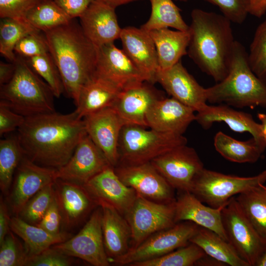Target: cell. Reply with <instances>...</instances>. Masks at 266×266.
<instances>
[{
    "label": "cell",
    "mask_w": 266,
    "mask_h": 266,
    "mask_svg": "<svg viewBox=\"0 0 266 266\" xmlns=\"http://www.w3.org/2000/svg\"><path fill=\"white\" fill-rule=\"evenodd\" d=\"M16 134L27 157L40 166L58 169L69 161L87 132L83 118L74 110L25 117Z\"/></svg>",
    "instance_id": "6da1fadb"
},
{
    "label": "cell",
    "mask_w": 266,
    "mask_h": 266,
    "mask_svg": "<svg viewBox=\"0 0 266 266\" xmlns=\"http://www.w3.org/2000/svg\"><path fill=\"white\" fill-rule=\"evenodd\" d=\"M187 54L217 83L227 76L235 40L231 22L223 14L194 9Z\"/></svg>",
    "instance_id": "7a4b0ae2"
},
{
    "label": "cell",
    "mask_w": 266,
    "mask_h": 266,
    "mask_svg": "<svg viewBox=\"0 0 266 266\" xmlns=\"http://www.w3.org/2000/svg\"><path fill=\"white\" fill-rule=\"evenodd\" d=\"M44 33L49 52L61 74L65 93L75 104L81 87L94 73L98 47L73 20Z\"/></svg>",
    "instance_id": "3957f363"
},
{
    "label": "cell",
    "mask_w": 266,
    "mask_h": 266,
    "mask_svg": "<svg viewBox=\"0 0 266 266\" xmlns=\"http://www.w3.org/2000/svg\"><path fill=\"white\" fill-rule=\"evenodd\" d=\"M207 100L238 108L266 106V81L252 70L245 47L235 40L228 73L215 85L206 88Z\"/></svg>",
    "instance_id": "277c9868"
},
{
    "label": "cell",
    "mask_w": 266,
    "mask_h": 266,
    "mask_svg": "<svg viewBox=\"0 0 266 266\" xmlns=\"http://www.w3.org/2000/svg\"><path fill=\"white\" fill-rule=\"evenodd\" d=\"M11 80L0 86V103L25 117L55 112V97L49 86L17 55Z\"/></svg>",
    "instance_id": "5b68a950"
},
{
    "label": "cell",
    "mask_w": 266,
    "mask_h": 266,
    "mask_svg": "<svg viewBox=\"0 0 266 266\" xmlns=\"http://www.w3.org/2000/svg\"><path fill=\"white\" fill-rule=\"evenodd\" d=\"M183 135L146 130L135 125H125L121 131L118 164L137 165L150 162L178 146L187 144Z\"/></svg>",
    "instance_id": "8992f818"
},
{
    "label": "cell",
    "mask_w": 266,
    "mask_h": 266,
    "mask_svg": "<svg viewBox=\"0 0 266 266\" xmlns=\"http://www.w3.org/2000/svg\"><path fill=\"white\" fill-rule=\"evenodd\" d=\"M266 182V169L252 177L227 175L204 168L196 178L190 192L213 208L225 206L231 198Z\"/></svg>",
    "instance_id": "52a82bcc"
},
{
    "label": "cell",
    "mask_w": 266,
    "mask_h": 266,
    "mask_svg": "<svg viewBox=\"0 0 266 266\" xmlns=\"http://www.w3.org/2000/svg\"><path fill=\"white\" fill-rule=\"evenodd\" d=\"M221 213L228 241L249 266H256L266 252V241L246 217L235 197L230 199Z\"/></svg>",
    "instance_id": "ba28073f"
},
{
    "label": "cell",
    "mask_w": 266,
    "mask_h": 266,
    "mask_svg": "<svg viewBox=\"0 0 266 266\" xmlns=\"http://www.w3.org/2000/svg\"><path fill=\"white\" fill-rule=\"evenodd\" d=\"M199 226L191 221L176 223L172 227L158 232L141 244L130 248L126 254L110 261L119 266H129L164 256L188 245Z\"/></svg>",
    "instance_id": "9c48e42d"
},
{
    "label": "cell",
    "mask_w": 266,
    "mask_h": 266,
    "mask_svg": "<svg viewBox=\"0 0 266 266\" xmlns=\"http://www.w3.org/2000/svg\"><path fill=\"white\" fill-rule=\"evenodd\" d=\"M175 200L159 202L138 195L125 216L131 229V247L137 246L151 235L173 226Z\"/></svg>",
    "instance_id": "30bf717a"
},
{
    "label": "cell",
    "mask_w": 266,
    "mask_h": 266,
    "mask_svg": "<svg viewBox=\"0 0 266 266\" xmlns=\"http://www.w3.org/2000/svg\"><path fill=\"white\" fill-rule=\"evenodd\" d=\"M69 257L82 259L94 266L111 264L105 249L102 230V209L97 207L79 233L52 246Z\"/></svg>",
    "instance_id": "8fae6325"
},
{
    "label": "cell",
    "mask_w": 266,
    "mask_h": 266,
    "mask_svg": "<svg viewBox=\"0 0 266 266\" xmlns=\"http://www.w3.org/2000/svg\"><path fill=\"white\" fill-rule=\"evenodd\" d=\"M150 162L179 192H190L196 178L204 168L196 150L186 144L168 151Z\"/></svg>",
    "instance_id": "7c38bea8"
},
{
    "label": "cell",
    "mask_w": 266,
    "mask_h": 266,
    "mask_svg": "<svg viewBox=\"0 0 266 266\" xmlns=\"http://www.w3.org/2000/svg\"><path fill=\"white\" fill-rule=\"evenodd\" d=\"M115 171L120 179L138 195L148 200L169 202L175 200L174 189L151 162L137 165H117Z\"/></svg>",
    "instance_id": "4fadbf2b"
},
{
    "label": "cell",
    "mask_w": 266,
    "mask_h": 266,
    "mask_svg": "<svg viewBox=\"0 0 266 266\" xmlns=\"http://www.w3.org/2000/svg\"><path fill=\"white\" fill-rule=\"evenodd\" d=\"M53 188L62 224L66 229L79 226L99 206L83 184L57 179Z\"/></svg>",
    "instance_id": "5bb4252c"
},
{
    "label": "cell",
    "mask_w": 266,
    "mask_h": 266,
    "mask_svg": "<svg viewBox=\"0 0 266 266\" xmlns=\"http://www.w3.org/2000/svg\"><path fill=\"white\" fill-rule=\"evenodd\" d=\"M111 166L101 150L90 137L85 135L69 161L56 169V179L84 184Z\"/></svg>",
    "instance_id": "9a60e30c"
},
{
    "label": "cell",
    "mask_w": 266,
    "mask_h": 266,
    "mask_svg": "<svg viewBox=\"0 0 266 266\" xmlns=\"http://www.w3.org/2000/svg\"><path fill=\"white\" fill-rule=\"evenodd\" d=\"M83 120L87 134L115 167L119 161V141L123 122L112 107L87 115Z\"/></svg>",
    "instance_id": "2e32d148"
},
{
    "label": "cell",
    "mask_w": 266,
    "mask_h": 266,
    "mask_svg": "<svg viewBox=\"0 0 266 266\" xmlns=\"http://www.w3.org/2000/svg\"><path fill=\"white\" fill-rule=\"evenodd\" d=\"M56 169L40 166L25 155L15 173L10 202L14 213L19 215L27 202L37 193L57 179Z\"/></svg>",
    "instance_id": "e0dca14e"
},
{
    "label": "cell",
    "mask_w": 266,
    "mask_h": 266,
    "mask_svg": "<svg viewBox=\"0 0 266 266\" xmlns=\"http://www.w3.org/2000/svg\"><path fill=\"white\" fill-rule=\"evenodd\" d=\"M156 82L160 83L172 98L195 112L200 111L207 105L206 88L198 83L181 61L169 68H159Z\"/></svg>",
    "instance_id": "ac0fdd59"
},
{
    "label": "cell",
    "mask_w": 266,
    "mask_h": 266,
    "mask_svg": "<svg viewBox=\"0 0 266 266\" xmlns=\"http://www.w3.org/2000/svg\"><path fill=\"white\" fill-rule=\"evenodd\" d=\"M98 203L113 207L123 216L130 211L137 196L136 192L126 186L109 166L83 184Z\"/></svg>",
    "instance_id": "d6986e66"
},
{
    "label": "cell",
    "mask_w": 266,
    "mask_h": 266,
    "mask_svg": "<svg viewBox=\"0 0 266 266\" xmlns=\"http://www.w3.org/2000/svg\"><path fill=\"white\" fill-rule=\"evenodd\" d=\"M94 73L111 82L121 90L146 81L142 73L123 49L117 47L114 43L98 47Z\"/></svg>",
    "instance_id": "ffe728a7"
},
{
    "label": "cell",
    "mask_w": 266,
    "mask_h": 266,
    "mask_svg": "<svg viewBox=\"0 0 266 266\" xmlns=\"http://www.w3.org/2000/svg\"><path fill=\"white\" fill-rule=\"evenodd\" d=\"M79 18L84 34L97 47L114 43L120 38L122 28L115 8L102 0H93Z\"/></svg>",
    "instance_id": "44dd1931"
},
{
    "label": "cell",
    "mask_w": 266,
    "mask_h": 266,
    "mask_svg": "<svg viewBox=\"0 0 266 266\" xmlns=\"http://www.w3.org/2000/svg\"><path fill=\"white\" fill-rule=\"evenodd\" d=\"M120 39L123 50L138 69L145 81L156 82L159 69L157 50L148 32L134 27L122 29Z\"/></svg>",
    "instance_id": "7402d4cb"
},
{
    "label": "cell",
    "mask_w": 266,
    "mask_h": 266,
    "mask_svg": "<svg viewBox=\"0 0 266 266\" xmlns=\"http://www.w3.org/2000/svg\"><path fill=\"white\" fill-rule=\"evenodd\" d=\"M147 83L140 82L122 89L111 106L125 125L147 127V113L154 102L162 98Z\"/></svg>",
    "instance_id": "603a6c76"
},
{
    "label": "cell",
    "mask_w": 266,
    "mask_h": 266,
    "mask_svg": "<svg viewBox=\"0 0 266 266\" xmlns=\"http://www.w3.org/2000/svg\"><path fill=\"white\" fill-rule=\"evenodd\" d=\"M195 111L176 99L161 98L156 100L147 113V127L163 132L183 135L196 120Z\"/></svg>",
    "instance_id": "cb8c5ba5"
},
{
    "label": "cell",
    "mask_w": 266,
    "mask_h": 266,
    "mask_svg": "<svg viewBox=\"0 0 266 266\" xmlns=\"http://www.w3.org/2000/svg\"><path fill=\"white\" fill-rule=\"evenodd\" d=\"M179 192L175 202L176 223L192 222L212 231L228 241L222 223L221 212L223 207L215 208L205 205L191 192Z\"/></svg>",
    "instance_id": "d4e9b609"
},
{
    "label": "cell",
    "mask_w": 266,
    "mask_h": 266,
    "mask_svg": "<svg viewBox=\"0 0 266 266\" xmlns=\"http://www.w3.org/2000/svg\"><path fill=\"white\" fill-rule=\"evenodd\" d=\"M196 115V121L204 129L215 122H224L233 131L248 132L260 143L265 145L261 124L249 113L234 110L227 104L206 105Z\"/></svg>",
    "instance_id": "484cf974"
},
{
    "label": "cell",
    "mask_w": 266,
    "mask_h": 266,
    "mask_svg": "<svg viewBox=\"0 0 266 266\" xmlns=\"http://www.w3.org/2000/svg\"><path fill=\"white\" fill-rule=\"evenodd\" d=\"M121 90L111 82L94 73L81 87L75 111L83 118L111 107Z\"/></svg>",
    "instance_id": "4316f807"
},
{
    "label": "cell",
    "mask_w": 266,
    "mask_h": 266,
    "mask_svg": "<svg viewBox=\"0 0 266 266\" xmlns=\"http://www.w3.org/2000/svg\"><path fill=\"white\" fill-rule=\"evenodd\" d=\"M100 206L103 242L110 262L129 251L131 229L126 218L114 208L106 204Z\"/></svg>",
    "instance_id": "83f0119b"
},
{
    "label": "cell",
    "mask_w": 266,
    "mask_h": 266,
    "mask_svg": "<svg viewBox=\"0 0 266 266\" xmlns=\"http://www.w3.org/2000/svg\"><path fill=\"white\" fill-rule=\"evenodd\" d=\"M148 33L156 47L159 68H169L187 54L190 39L189 30L183 31L163 28L154 30Z\"/></svg>",
    "instance_id": "f1b7e54d"
},
{
    "label": "cell",
    "mask_w": 266,
    "mask_h": 266,
    "mask_svg": "<svg viewBox=\"0 0 266 266\" xmlns=\"http://www.w3.org/2000/svg\"><path fill=\"white\" fill-rule=\"evenodd\" d=\"M10 229L24 241L29 257L38 255L53 245L70 238V234L65 232L56 234L50 233L18 216L11 218Z\"/></svg>",
    "instance_id": "f546056e"
},
{
    "label": "cell",
    "mask_w": 266,
    "mask_h": 266,
    "mask_svg": "<svg viewBox=\"0 0 266 266\" xmlns=\"http://www.w3.org/2000/svg\"><path fill=\"white\" fill-rule=\"evenodd\" d=\"M214 145L225 159L238 163L256 162L266 148L253 137L246 141H239L221 131L215 135Z\"/></svg>",
    "instance_id": "4dcf8cb0"
},
{
    "label": "cell",
    "mask_w": 266,
    "mask_h": 266,
    "mask_svg": "<svg viewBox=\"0 0 266 266\" xmlns=\"http://www.w3.org/2000/svg\"><path fill=\"white\" fill-rule=\"evenodd\" d=\"M190 242L198 245L207 255L226 266H249L229 241L210 230L199 226Z\"/></svg>",
    "instance_id": "1f68e13d"
},
{
    "label": "cell",
    "mask_w": 266,
    "mask_h": 266,
    "mask_svg": "<svg viewBox=\"0 0 266 266\" xmlns=\"http://www.w3.org/2000/svg\"><path fill=\"white\" fill-rule=\"evenodd\" d=\"M235 199L243 212L266 241V188L261 185L237 195Z\"/></svg>",
    "instance_id": "d6a6232c"
},
{
    "label": "cell",
    "mask_w": 266,
    "mask_h": 266,
    "mask_svg": "<svg viewBox=\"0 0 266 266\" xmlns=\"http://www.w3.org/2000/svg\"><path fill=\"white\" fill-rule=\"evenodd\" d=\"M151 6L150 17L140 28L149 32L163 28H171L176 30H189L181 16L180 8L173 0H149Z\"/></svg>",
    "instance_id": "836d02e7"
},
{
    "label": "cell",
    "mask_w": 266,
    "mask_h": 266,
    "mask_svg": "<svg viewBox=\"0 0 266 266\" xmlns=\"http://www.w3.org/2000/svg\"><path fill=\"white\" fill-rule=\"evenodd\" d=\"M72 20L54 0H39L25 18L26 22L43 33L67 24Z\"/></svg>",
    "instance_id": "e575fe53"
},
{
    "label": "cell",
    "mask_w": 266,
    "mask_h": 266,
    "mask_svg": "<svg viewBox=\"0 0 266 266\" xmlns=\"http://www.w3.org/2000/svg\"><path fill=\"white\" fill-rule=\"evenodd\" d=\"M25 155L17 134L0 141V187L4 194L8 192L14 175Z\"/></svg>",
    "instance_id": "d590c367"
},
{
    "label": "cell",
    "mask_w": 266,
    "mask_h": 266,
    "mask_svg": "<svg viewBox=\"0 0 266 266\" xmlns=\"http://www.w3.org/2000/svg\"><path fill=\"white\" fill-rule=\"evenodd\" d=\"M1 19L0 53L10 62H14L17 58L14 48L18 42L25 35L39 31L24 21L8 18Z\"/></svg>",
    "instance_id": "8d00e7d4"
},
{
    "label": "cell",
    "mask_w": 266,
    "mask_h": 266,
    "mask_svg": "<svg viewBox=\"0 0 266 266\" xmlns=\"http://www.w3.org/2000/svg\"><path fill=\"white\" fill-rule=\"evenodd\" d=\"M206 255L198 245L190 242L161 257L134 263L130 266H193Z\"/></svg>",
    "instance_id": "74e56055"
},
{
    "label": "cell",
    "mask_w": 266,
    "mask_h": 266,
    "mask_svg": "<svg viewBox=\"0 0 266 266\" xmlns=\"http://www.w3.org/2000/svg\"><path fill=\"white\" fill-rule=\"evenodd\" d=\"M25 59L32 69L49 86L56 98L65 93L59 70L49 52Z\"/></svg>",
    "instance_id": "f35d334b"
},
{
    "label": "cell",
    "mask_w": 266,
    "mask_h": 266,
    "mask_svg": "<svg viewBox=\"0 0 266 266\" xmlns=\"http://www.w3.org/2000/svg\"><path fill=\"white\" fill-rule=\"evenodd\" d=\"M54 183L43 188L27 202L18 215L22 219L34 225L40 222L54 199Z\"/></svg>",
    "instance_id": "ab89813d"
},
{
    "label": "cell",
    "mask_w": 266,
    "mask_h": 266,
    "mask_svg": "<svg viewBox=\"0 0 266 266\" xmlns=\"http://www.w3.org/2000/svg\"><path fill=\"white\" fill-rule=\"evenodd\" d=\"M248 59L255 74L266 81V19L259 25L255 31Z\"/></svg>",
    "instance_id": "60d3db41"
},
{
    "label": "cell",
    "mask_w": 266,
    "mask_h": 266,
    "mask_svg": "<svg viewBox=\"0 0 266 266\" xmlns=\"http://www.w3.org/2000/svg\"><path fill=\"white\" fill-rule=\"evenodd\" d=\"M0 245V266H25L29 258L27 250L11 232Z\"/></svg>",
    "instance_id": "b9f144b4"
},
{
    "label": "cell",
    "mask_w": 266,
    "mask_h": 266,
    "mask_svg": "<svg viewBox=\"0 0 266 266\" xmlns=\"http://www.w3.org/2000/svg\"><path fill=\"white\" fill-rule=\"evenodd\" d=\"M14 52L25 58L49 52L45 36L41 35L39 31L31 33L23 37L16 44Z\"/></svg>",
    "instance_id": "7bdbcfd3"
},
{
    "label": "cell",
    "mask_w": 266,
    "mask_h": 266,
    "mask_svg": "<svg viewBox=\"0 0 266 266\" xmlns=\"http://www.w3.org/2000/svg\"><path fill=\"white\" fill-rule=\"evenodd\" d=\"M218 7L231 22L241 24L249 13V0H204Z\"/></svg>",
    "instance_id": "ee69618b"
},
{
    "label": "cell",
    "mask_w": 266,
    "mask_h": 266,
    "mask_svg": "<svg viewBox=\"0 0 266 266\" xmlns=\"http://www.w3.org/2000/svg\"><path fill=\"white\" fill-rule=\"evenodd\" d=\"M70 257L51 246L38 255L29 257L25 266H69L73 264Z\"/></svg>",
    "instance_id": "f6af8a7d"
},
{
    "label": "cell",
    "mask_w": 266,
    "mask_h": 266,
    "mask_svg": "<svg viewBox=\"0 0 266 266\" xmlns=\"http://www.w3.org/2000/svg\"><path fill=\"white\" fill-rule=\"evenodd\" d=\"M39 0H0V17L25 22V18L28 12Z\"/></svg>",
    "instance_id": "bcb514c9"
},
{
    "label": "cell",
    "mask_w": 266,
    "mask_h": 266,
    "mask_svg": "<svg viewBox=\"0 0 266 266\" xmlns=\"http://www.w3.org/2000/svg\"><path fill=\"white\" fill-rule=\"evenodd\" d=\"M25 117L0 103V135L17 130L24 123Z\"/></svg>",
    "instance_id": "7dc6e473"
},
{
    "label": "cell",
    "mask_w": 266,
    "mask_h": 266,
    "mask_svg": "<svg viewBox=\"0 0 266 266\" xmlns=\"http://www.w3.org/2000/svg\"><path fill=\"white\" fill-rule=\"evenodd\" d=\"M62 218L55 198L40 222L36 225L48 233L56 234L61 233Z\"/></svg>",
    "instance_id": "c3c4849f"
},
{
    "label": "cell",
    "mask_w": 266,
    "mask_h": 266,
    "mask_svg": "<svg viewBox=\"0 0 266 266\" xmlns=\"http://www.w3.org/2000/svg\"><path fill=\"white\" fill-rule=\"evenodd\" d=\"M93 0H54L71 19L80 17Z\"/></svg>",
    "instance_id": "681fc988"
},
{
    "label": "cell",
    "mask_w": 266,
    "mask_h": 266,
    "mask_svg": "<svg viewBox=\"0 0 266 266\" xmlns=\"http://www.w3.org/2000/svg\"><path fill=\"white\" fill-rule=\"evenodd\" d=\"M10 219L6 204L1 197L0 202V244L9 232Z\"/></svg>",
    "instance_id": "f907efd6"
},
{
    "label": "cell",
    "mask_w": 266,
    "mask_h": 266,
    "mask_svg": "<svg viewBox=\"0 0 266 266\" xmlns=\"http://www.w3.org/2000/svg\"><path fill=\"white\" fill-rule=\"evenodd\" d=\"M15 71L14 62H0V86L9 82L12 78Z\"/></svg>",
    "instance_id": "816d5d0a"
},
{
    "label": "cell",
    "mask_w": 266,
    "mask_h": 266,
    "mask_svg": "<svg viewBox=\"0 0 266 266\" xmlns=\"http://www.w3.org/2000/svg\"><path fill=\"white\" fill-rule=\"evenodd\" d=\"M266 12V0H249V14L258 18Z\"/></svg>",
    "instance_id": "f5cc1de1"
},
{
    "label": "cell",
    "mask_w": 266,
    "mask_h": 266,
    "mask_svg": "<svg viewBox=\"0 0 266 266\" xmlns=\"http://www.w3.org/2000/svg\"><path fill=\"white\" fill-rule=\"evenodd\" d=\"M195 266H226L213 258L207 255L200 259L195 264Z\"/></svg>",
    "instance_id": "db71d44e"
},
{
    "label": "cell",
    "mask_w": 266,
    "mask_h": 266,
    "mask_svg": "<svg viewBox=\"0 0 266 266\" xmlns=\"http://www.w3.org/2000/svg\"><path fill=\"white\" fill-rule=\"evenodd\" d=\"M107 4L112 6L114 8H116L118 6L133 2L134 1L141 0H102Z\"/></svg>",
    "instance_id": "11a10c76"
},
{
    "label": "cell",
    "mask_w": 266,
    "mask_h": 266,
    "mask_svg": "<svg viewBox=\"0 0 266 266\" xmlns=\"http://www.w3.org/2000/svg\"><path fill=\"white\" fill-rule=\"evenodd\" d=\"M258 118L261 122L263 136L266 145V114L259 113Z\"/></svg>",
    "instance_id": "9f6ffc18"
},
{
    "label": "cell",
    "mask_w": 266,
    "mask_h": 266,
    "mask_svg": "<svg viewBox=\"0 0 266 266\" xmlns=\"http://www.w3.org/2000/svg\"><path fill=\"white\" fill-rule=\"evenodd\" d=\"M256 266H266V252L258 261Z\"/></svg>",
    "instance_id": "6f0895ef"
},
{
    "label": "cell",
    "mask_w": 266,
    "mask_h": 266,
    "mask_svg": "<svg viewBox=\"0 0 266 266\" xmlns=\"http://www.w3.org/2000/svg\"><path fill=\"white\" fill-rule=\"evenodd\" d=\"M174 0L179 1H181V2H186L188 0Z\"/></svg>",
    "instance_id": "680465c9"
},
{
    "label": "cell",
    "mask_w": 266,
    "mask_h": 266,
    "mask_svg": "<svg viewBox=\"0 0 266 266\" xmlns=\"http://www.w3.org/2000/svg\"><path fill=\"white\" fill-rule=\"evenodd\" d=\"M265 188H266V186H265Z\"/></svg>",
    "instance_id": "91938a15"
},
{
    "label": "cell",
    "mask_w": 266,
    "mask_h": 266,
    "mask_svg": "<svg viewBox=\"0 0 266 266\" xmlns=\"http://www.w3.org/2000/svg\"></svg>",
    "instance_id": "94428289"
}]
</instances>
